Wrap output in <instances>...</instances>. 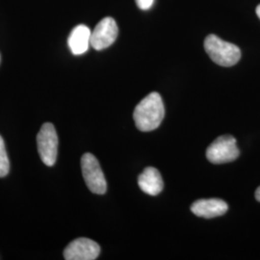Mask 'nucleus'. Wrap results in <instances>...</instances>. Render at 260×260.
<instances>
[{
  "instance_id": "obj_14",
  "label": "nucleus",
  "mask_w": 260,
  "mask_h": 260,
  "mask_svg": "<svg viewBox=\"0 0 260 260\" xmlns=\"http://www.w3.org/2000/svg\"><path fill=\"white\" fill-rule=\"evenodd\" d=\"M255 11H256V15H257V17H258L260 19V4L257 6V7H256V10H255Z\"/></svg>"
},
{
  "instance_id": "obj_9",
  "label": "nucleus",
  "mask_w": 260,
  "mask_h": 260,
  "mask_svg": "<svg viewBox=\"0 0 260 260\" xmlns=\"http://www.w3.org/2000/svg\"><path fill=\"white\" fill-rule=\"evenodd\" d=\"M140 189L149 196H156L163 190L164 182L157 169L146 168L138 177Z\"/></svg>"
},
{
  "instance_id": "obj_3",
  "label": "nucleus",
  "mask_w": 260,
  "mask_h": 260,
  "mask_svg": "<svg viewBox=\"0 0 260 260\" xmlns=\"http://www.w3.org/2000/svg\"><path fill=\"white\" fill-rule=\"evenodd\" d=\"M240 154L236 139L232 135L218 137L207 148L206 158L213 164H224L233 162Z\"/></svg>"
},
{
  "instance_id": "obj_7",
  "label": "nucleus",
  "mask_w": 260,
  "mask_h": 260,
  "mask_svg": "<svg viewBox=\"0 0 260 260\" xmlns=\"http://www.w3.org/2000/svg\"><path fill=\"white\" fill-rule=\"evenodd\" d=\"M101 247L98 243L88 238H78L71 242L64 251L67 260H93L98 258Z\"/></svg>"
},
{
  "instance_id": "obj_1",
  "label": "nucleus",
  "mask_w": 260,
  "mask_h": 260,
  "mask_svg": "<svg viewBox=\"0 0 260 260\" xmlns=\"http://www.w3.org/2000/svg\"><path fill=\"white\" fill-rule=\"evenodd\" d=\"M165 116L164 103L158 93H150L135 107L133 118L137 128L143 132L156 129Z\"/></svg>"
},
{
  "instance_id": "obj_13",
  "label": "nucleus",
  "mask_w": 260,
  "mask_h": 260,
  "mask_svg": "<svg viewBox=\"0 0 260 260\" xmlns=\"http://www.w3.org/2000/svg\"><path fill=\"white\" fill-rule=\"evenodd\" d=\"M255 199H256V201H258L260 203V186L255 191Z\"/></svg>"
},
{
  "instance_id": "obj_10",
  "label": "nucleus",
  "mask_w": 260,
  "mask_h": 260,
  "mask_svg": "<svg viewBox=\"0 0 260 260\" xmlns=\"http://www.w3.org/2000/svg\"><path fill=\"white\" fill-rule=\"evenodd\" d=\"M91 34L90 28L84 24L77 25L73 29L68 39V45L73 54L81 55L88 50L91 46Z\"/></svg>"
},
{
  "instance_id": "obj_6",
  "label": "nucleus",
  "mask_w": 260,
  "mask_h": 260,
  "mask_svg": "<svg viewBox=\"0 0 260 260\" xmlns=\"http://www.w3.org/2000/svg\"><path fill=\"white\" fill-rule=\"evenodd\" d=\"M119 34L115 19L110 17L102 19L91 34V46L95 50H103L112 46Z\"/></svg>"
},
{
  "instance_id": "obj_11",
  "label": "nucleus",
  "mask_w": 260,
  "mask_h": 260,
  "mask_svg": "<svg viewBox=\"0 0 260 260\" xmlns=\"http://www.w3.org/2000/svg\"><path fill=\"white\" fill-rule=\"evenodd\" d=\"M10 171V162L4 140L0 136V177H6Z\"/></svg>"
},
{
  "instance_id": "obj_12",
  "label": "nucleus",
  "mask_w": 260,
  "mask_h": 260,
  "mask_svg": "<svg viewBox=\"0 0 260 260\" xmlns=\"http://www.w3.org/2000/svg\"><path fill=\"white\" fill-rule=\"evenodd\" d=\"M135 1L137 6L141 10H149L154 2V0H135Z\"/></svg>"
},
{
  "instance_id": "obj_8",
  "label": "nucleus",
  "mask_w": 260,
  "mask_h": 260,
  "mask_svg": "<svg viewBox=\"0 0 260 260\" xmlns=\"http://www.w3.org/2000/svg\"><path fill=\"white\" fill-rule=\"evenodd\" d=\"M229 206L226 203L220 199L199 200L191 206V211L198 217L210 219L222 216L226 213Z\"/></svg>"
},
{
  "instance_id": "obj_4",
  "label": "nucleus",
  "mask_w": 260,
  "mask_h": 260,
  "mask_svg": "<svg viewBox=\"0 0 260 260\" xmlns=\"http://www.w3.org/2000/svg\"><path fill=\"white\" fill-rule=\"evenodd\" d=\"M81 169L85 183L89 190L94 194L103 195L107 190V183L95 156L92 153H85L81 158Z\"/></svg>"
},
{
  "instance_id": "obj_2",
  "label": "nucleus",
  "mask_w": 260,
  "mask_h": 260,
  "mask_svg": "<svg viewBox=\"0 0 260 260\" xmlns=\"http://www.w3.org/2000/svg\"><path fill=\"white\" fill-rule=\"evenodd\" d=\"M205 49L214 63L222 67L234 66L241 58L239 47L213 34L205 38Z\"/></svg>"
},
{
  "instance_id": "obj_5",
  "label": "nucleus",
  "mask_w": 260,
  "mask_h": 260,
  "mask_svg": "<svg viewBox=\"0 0 260 260\" xmlns=\"http://www.w3.org/2000/svg\"><path fill=\"white\" fill-rule=\"evenodd\" d=\"M38 150L47 166L55 164L58 153V136L52 123H44L37 135Z\"/></svg>"
}]
</instances>
